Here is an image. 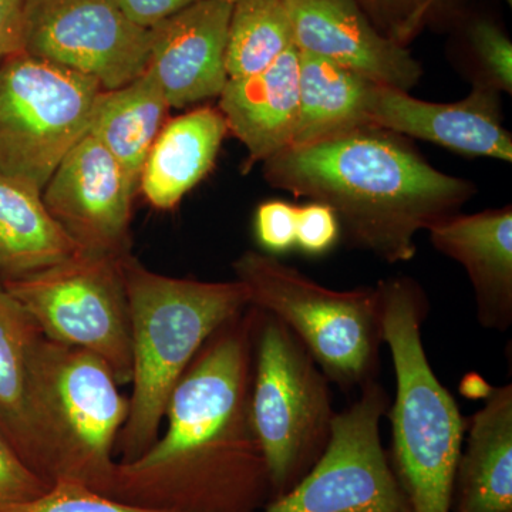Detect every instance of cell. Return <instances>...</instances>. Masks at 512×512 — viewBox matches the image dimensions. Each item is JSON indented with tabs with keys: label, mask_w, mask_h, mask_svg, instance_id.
I'll use <instances>...</instances> for the list:
<instances>
[{
	"label": "cell",
	"mask_w": 512,
	"mask_h": 512,
	"mask_svg": "<svg viewBox=\"0 0 512 512\" xmlns=\"http://www.w3.org/2000/svg\"><path fill=\"white\" fill-rule=\"evenodd\" d=\"M256 319L249 306L204 343L171 393L163 436L117 463L109 497L171 512H261L271 503L251 414Z\"/></svg>",
	"instance_id": "6da1fadb"
},
{
	"label": "cell",
	"mask_w": 512,
	"mask_h": 512,
	"mask_svg": "<svg viewBox=\"0 0 512 512\" xmlns=\"http://www.w3.org/2000/svg\"><path fill=\"white\" fill-rule=\"evenodd\" d=\"M266 183L335 212L353 247L412 261L416 237L458 214L476 185L427 163L406 137L373 126L288 147L264 161Z\"/></svg>",
	"instance_id": "7a4b0ae2"
},
{
	"label": "cell",
	"mask_w": 512,
	"mask_h": 512,
	"mask_svg": "<svg viewBox=\"0 0 512 512\" xmlns=\"http://www.w3.org/2000/svg\"><path fill=\"white\" fill-rule=\"evenodd\" d=\"M130 312L133 392L117 439L120 461L136 460L160 437L171 393L204 343L249 308L241 282H201L156 274L123 259Z\"/></svg>",
	"instance_id": "3957f363"
},
{
	"label": "cell",
	"mask_w": 512,
	"mask_h": 512,
	"mask_svg": "<svg viewBox=\"0 0 512 512\" xmlns=\"http://www.w3.org/2000/svg\"><path fill=\"white\" fill-rule=\"evenodd\" d=\"M382 336L392 355L396 399L389 460L413 512H451L468 419L429 362L421 328L429 299L409 276L379 282Z\"/></svg>",
	"instance_id": "277c9868"
},
{
	"label": "cell",
	"mask_w": 512,
	"mask_h": 512,
	"mask_svg": "<svg viewBox=\"0 0 512 512\" xmlns=\"http://www.w3.org/2000/svg\"><path fill=\"white\" fill-rule=\"evenodd\" d=\"M120 387L100 357L40 335L26 397L37 476L49 485L74 483L109 495L117 439L130 410Z\"/></svg>",
	"instance_id": "5b68a950"
},
{
	"label": "cell",
	"mask_w": 512,
	"mask_h": 512,
	"mask_svg": "<svg viewBox=\"0 0 512 512\" xmlns=\"http://www.w3.org/2000/svg\"><path fill=\"white\" fill-rule=\"evenodd\" d=\"M232 268L249 305L284 322L330 383L350 392L377 380L383 343L377 286L335 291L256 251L244 252Z\"/></svg>",
	"instance_id": "8992f818"
},
{
	"label": "cell",
	"mask_w": 512,
	"mask_h": 512,
	"mask_svg": "<svg viewBox=\"0 0 512 512\" xmlns=\"http://www.w3.org/2000/svg\"><path fill=\"white\" fill-rule=\"evenodd\" d=\"M329 384L295 333L258 309L251 414L272 500L291 491L329 446L338 414Z\"/></svg>",
	"instance_id": "52a82bcc"
},
{
	"label": "cell",
	"mask_w": 512,
	"mask_h": 512,
	"mask_svg": "<svg viewBox=\"0 0 512 512\" xmlns=\"http://www.w3.org/2000/svg\"><path fill=\"white\" fill-rule=\"evenodd\" d=\"M123 259L80 249L59 264L2 282L43 338L100 357L120 386L133 375Z\"/></svg>",
	"instance_id": "ba28073f"
},
{
	"label": "cell",
	"mask_w": 512,
	"mask_h": 512,
	"mask_svg": "<svg viewBox=\"0 0 512 512\" xmlns=\"http://www.w3.org/2000/svg\"><path fill=\"white\" fill-rule=\"evenodd\" d=\"M99 82L18 53L0 64V175L42 194L89 130Z\"/></svg>",
	"instance_id": "9c48e42d"
},
{
	"label": "cell",
	"mask_w": 512,
	"mask_h": 512,
	"mask_svg": "<svg viewBox=\"0 0 512 512\" xmlns=\"http://www.w3.org/2000/svg\"><path fill=\"white\" fill-rule=\"evenodd\" d=\"M390 407L377 382L336 414L332 437L312 470L261 512H413L380 437Z\"/></svg>",
	"instance_id": "30bf717a"
},
{
	"label": "cell",
	"mask_w": 512,
	"mask_h": 512,
	"mask_svg": "<svg viewBox=\"0 0 512 512\" xmlns=\"http://www.w3.org/2000/svg\"><path fill=\"white\" fill-rule=\"evenodd\" d=\"M151 29L113 0H26L23 53L117 90L146 72Z\"/></svg>",
	"instance_id": "8fae6325"
},
{
	"label": "cell",
	"mask_w": 512,
	"mask_h": 512,
	"mask_svg": "<svg viewBox=\"0 0 512 512\" xmlns=\"http://www.w3.org/2000/svg\"><path fill=\"white\" fill-rule=\"evenodd\" d=\"M134 195L116 158L86 133L57 165L42 200L82 251L126 256Z\"/></svg>",
	"instance_id": "7c38bea8"
},
{
	"label": "cell",
	"mask_w": 512,
	"mask_h": 512,
	"mask_svg": "<svg viewBox=\"0 0 512 512\" xmlns=\"http://www.w3.org/2000/svg\"><path fill=\"white\" fill-rule=\"evenodd\" d=\"M363 117L366 126L429 141L463 156L512 161V137L501 120L500 93L481 84H473L466 99L456 103H431L370 83Z\"/></svg>",
	"instance_id": "4fadbf2b"
},
{
	"label": "cell",
	"mask_w": 512,
	"mask_h": 512,
	"mask_svg": "<svg viewBox=\"0 0 512 512\" xmlns=\"http://www.w3.org/2000/svg\"><path fill=\"white\" fill-rule=\"evenodd\" d=\"M293 43L369 82L410 92L423 69L406 47L383 36L356 0H282Z\"/></svg>",
	"instance_id": "5bb4252c"
},
{
	"label": "cell",
	"mask_w": 512,
	"mask_h": 512,
	"mask_svg": "<svg viewBox=\"0 0 512 512\" xmlns=\"http://www.w3.org/2000/svg\"><path fill=\"white\" fill-rule=\"evenodd\" d=\"M232 3L201 0L151 29L147 69L170 107L220 97L228 82L225 53Z\"/></svg>",
	"instance_id": "9a60e30c"
},
{
	"label": "cell",
	"mask_w": 512,
	"mask_h": 512,
	"mask_svg": "<svg viewBox=\"0 0 512 512\" xmlns=\"http://www.w3.org/2000/svg\"><path fill=\"white\" fill-rule=\"evenodd\" d=\"M437 251L466 269L483 328L512 325V208L448 217L427 229Z\"/></svg>",
	"instance_id": "2e32d148"
},
{
	"label": "cell",
	"mask_w": 512,
	"mask_h": 512,
	"mask_svg": "<svg viewBox=\"0 0 512 512\" xmlns=\"http://www.w3.org/2000/svg\"><path fill=\"white\" fill-rule=\"evenodd\" d=\"M218 109L228 131L247 147L245 171L291 146L299 113L298 47L262 72L228 79Z\"/></svg>",
	"instance_id": "e0dca14e"
},
{
	"label": "cell",
	"mask_w": 512,
	"mask_h": 512,
	"mask_svg": "<svg viewBox=\"0 0 512 512\" xmlns=\"http://www.w3.org/2000/svg\"><path fill=\"white\" fill-rule=\"evenodd\" d=\"M467 426L451 512H512V384L488 386Z\"/></svg>",
	"instance_id": "ac0fdd59"
},
{
	"label": "cell",
	"mask_w": 512,
	"mask_h": 512,
	"mask_svg": "<svg viewBox=\"0 0 512 512\" xmlns=\"http://www.w3.org/2000/svg\"><path fill=\"white\" fill-rule=\"evenodd\" d=\"M228 133L220 109L211 106L167 121L148 153L138 191L157 210H173L210 173Z\"/></svg>",
	"instance_id": "d6986e66"
},
{
	"label": "cell",
	"mask_w": 512,
	"mask_h": 512,
	"mask_svg": "<svg viewBox=\"0 0 512 512\" xmlns=\"http://www.w3.org/2000/svg\"><path fill=\"white\" fill-rule=\"evenodd\" d=\"M163 87L150 69L117 90L97 97L89 130L123 168L134 192L151 146L170 110Z\"/></svg>",
	"instance_id": "ffe728a7"
},
{
	"label": "cell",
	"mask_w": 512,
	"mask_h": 512,
	"mask_svg": "<svg viewBox=\"0 0 512 512\" xmlns=\"http://www.w3.org/2000/svg\"><path fill=\"white\" fill-rule=\"evenodd\" d=\"M79 251L42 194L0 175V281L42 271Z\"/></svg>",
	"instance_id": "44dd1931"
},
{
	"label": "cell",
	"mask_w": 512,
	"mask_h": 512,
	"mask_svg": "<svg viewBox=\"0 0 512 512\" xmlns=\"http://www.w3.org/2000/svg\"><path fill=\"white\" fill-rule=\"evenodd\" d=\"M369 82L339 64L299 50V113L289 147L306 146L366 126Z\"/></svg>",
	"instance_id": "7402d4cb"
},
{
	"label": "cell",
	"mask_w": 512,
	"mask_h": 512,
	"mask_svg": "<svg viewBox=\"0 0 512 512\" xmlns=\"http://www.w3.org/2000/svg\"><path fill=\"white\" fill-rule=\"evenodd\" d=\"M40 330L0 289V431L33 470L35 447L28 417L30 355Z\"/></svg>",
	"instance_id": "603a6c76"
},
{
	"label": "cell",
	"mask_w": 512,
	"mask_h": 512,
	"mask_svg": "<svg viewBox=\"0 0 512 512\" xmlns=\"http://www.w3.org/2000/svg\"><path fill=\"white\" fill-rule=\"evenodd\" d=\"M293 43L291 20L282 0H237L229 20L228 79L268 69Z\"/></svg>",
	"instance_id": "cb8c5ba5"
},
{
	"label": "cell",
	"mask_w": 512,
	"mask_h": 512,
	"mask_svg": "<svg viewBox=\"0 0 512 512\" xmlns=\"http://www.w3.org/2000/svg\"><path fill=\"white\" fill-rule=\"evenodd\" d=\"M468 42L478 67L474 84L511 94L512 45L503 30L490 20H476L468 29Z\"/></svg>",
	"instance_id": "d4e9b609"
},
{
	"label": "cell",
	"mask_w": 512,
	"mask_h": 512,
	"mask_svg": "<svg viewBox=\"0 0 512 512\" xmlns=\"http://www.w3.org/2000/svg\"><path fill=\"white\" fill-rule=\"evenodd\" d=\"M6 512H171L124 503L92 488L74 483H56L30 503Z\"/></svg>",
	"instance_id": "484cf974"
},
{
	"label": "cell",
	"mask_w": 512,
	"mask_h": 512,
	"mask_svg": "<svg viewBox=\"0 0 512 512\" xmlns=\"http://www.w3.org/2000/svg\"><path fill=\"white\" fill-rule=\"evenodd\" d=\"M383 36L404 46L439 9L441 0H356Z\"/></svg>",
	"instance_id": "4316f807"
},
{
	"label": "cell",
	"mask_w": 512,
	"mask_h": 512,
	"mask_svg": "<svg viewBox=\"0 0 512 512\" xmlns=\"http://www.w3.org/2000/svg\"><path fill=\"white\" fill-rule=\"evenodd\" d=\"M52 485L23 461L0 431V512L42 497Z\"/></svg>",
	"instance_id": "83f0119b"
},
{
	"label": "cell",
	"mask_w": 512,
	"mask_h": 512,
	"mask_svg": "<svg viewBox=\"0 0 512 512\" xmlns=\"http://www.w3.org/2000/svg\"><path fill=\"white\" fill-rule=\"evenodd\" d=\"M340 224L335 212L319 202L298 207L296 212V244L303 254L325 255L338 244Z\"/></svg>",
	"instance_id": "f1b7e54d"
},
{
	"label": "cell",
	"mask_w": 512,
	"mask_h": 512,
	"mask_svg": "<svg viewBox=\"0 0 512 512\" xmlns=\"http://www.w3.org/2000/svg\"><path fill=\"white\" fill-rule=\"evenodd\" d=\"M296 212L298 207L281 200L259 205L255 214V234L259 245L269 255L284 254L295 247Z\"/></svg>",
	"instance_id": "f546056e"
},
{
	"label": "cell",
	"mask_w": 512,
	"mask_h": 512,
	"mask_svg": "<svg viewBox=\"0 0 512 512\" xmlns=\"http://www.w3.org/2000/svg\"><path fill=\"white\" fill-rule=\"evenodd\" d=\"M128 19L141 28L153 29L201 0H113Z\"/></svg>",
	"instance_id": "4dcf8cb0"
},
{
	"label": "cell",
	"mask_w": 512,
	"mask_h": 512,
	"mask_svg": "<svg viewBox=\"0 0 512 512\" xmlns=\"http://www.w3.org/2000/svg\"><path fill=\"white\" fill-rule=\"evenodd\" d=\"M26 0H0V64L23 52Z\"/></svg>",
	"instance_id": "1f68e13d"
},
{
	"label": "cell",
	"mask_w": 512,
	"mask_h": 512,
	"mask_svg": "<svg viewBox=\"0 0 512 512\" xmlns=\"http://www.w3.org/2000/svg\"><path fill=\"white\" fill-rule=\"evenodd\" d=\"M229 3H232V5H234L235 2H237V0H228Z\"/></svg>",
	"instance_id": "d6a6232c"
},
{
	"label": "cell",
	"mask_w": 512,
	"mask_h": 512,
	"mask_svg": "<svg viewBox=\"0 0 512 512\" xmlns=\"http://www.w3.org/2000/svg\"><path fill=\"white\" fill-rule=\"evenodd\" d=\"M505 2H507L508 5H512V0H505Z\"/></svg>",
	"instance_id": "836d02e7"
},
{
	"label": "cell",
	"mask_w": 512,
	"mask_h": 512,
	"mask_svg": "<svg viewBox=\"0 0 512 512\" xmlns=\"http://www.w3.org/2000/svg\"><path fill=\"white\" fill-rule=\"evenodd\" d=\"M2 288H3V286H2V281H0V289H2Z\"/></svg>",
	"instance_id": "e575fe53"
}]
</instances>
